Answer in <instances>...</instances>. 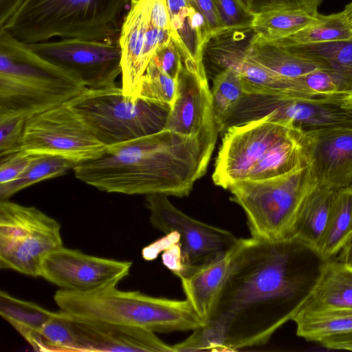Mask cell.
Listing matches in <instances>:
<instances>
[{
    "label": "cell",
    "mask_w": 352,
    "mask_h": 352,
    "mask_svg": "<svg viewBox=\"0 0 352 352\" xmlns=\"http://www.w3.org/2000/svg\"><path fill=\"white\" fill-rule=\"evenodd\" d=\"M75 166L76 164L60 156L34 154L31 162L19 177L0 184V201L8 200L15 193L39 182L63 175Z\"/></svg>",
    "instance_id": "f546056e"
},
{
    "label": "cell",
    "mask_w": 352,
    "mask_h": 352,
    "mask_svg": "<svg viewBox=\"0 0 352 352\" xmlns=\"http://www.w3.org/2000/svg\"><path fill=\"white\" fill-rule=\"evenodd\" d=\"M344 96L307 98L245 94L225 120L228 128L264 118L287 122L302 132L352 127V110Z\"/></svg>",
    "instance_id": "9c48e42d"
},
{
    "label": "cell",
    "mask_w": 352,
    "mask_h": 352,
    "mask_svg": "<svg viewBox=\"0 0 352 352\" xmlns=\"http://www.w3.org/2000/svg\"><path fill=\"white\" fill-rule=\"evenodd\" d=\"M298 80L320 97L345 96L351 92L344 80L331 69L315 70Z\"/></svg>",
    "instance_id": "d590c367"
},
{
    "label": "cell",
    "mask_w": 352,
    "mask_h": 352,
    "mask_svg": "<svg viewBox=\"0 0 352 352\" xmlns=\"http://www.w3.org/2000/svg\"><path fill=\"white\" fill-rule=\"evenodd\" d=\"M106 148L65 103L27 118L19 150L58 155L77 164L100 157Z\"/></svg>",
    "instance_id": "30bf717a"
},
{
    "label": "cell",
    "mask_w": 352,
    "mask_h": 352,
    "mask_svg": "<svg viewBox=\"0 0 352 352\" xmlns=\"http://www.w3.org/2000/svg\"><path fill=\"white\" fill-rule=\"evenodd\" d=\"M63 246L60 223L34 206L0 201V268L40 276L41 264Z\"/></svg>",
    "instance_id": "ba28073f"
},
{
    "label": "cell",
    "mask_w": 352,
    "mask_h": 352,
    "mask_svg": "<svg viewBox=\"0 0 352 352\" xmlns=\"http://www.w3.org/2000/svg\"><path fill=\"white\" fill-rule=\"evenodd\" d=\"M187 1L204 17L212 36L223 31L214 0H187Z\"/></svg>",
    "instance_id": "b9f144b4"
},
{
    "label": "cell",
    "mask_w": 352,
    "mask_h": 352,
    "mask_svg": "<svg viewBox=\"0 0 352 352\" xmlns=\"http://www.w3.org/2000/svg\"><path fill=\"white\" fill-rule=\"evenodd\" d=\"M133 0H26L1 29L27 44L62 38L118 42Z\"/></svg>",
    "instance_id": "277c9868"
},
{
    "label": "cell",
    "mask_w": 352,
    "mask_h": 352,
    "mask_svg": "<svg viewBox=\"0 0 352 352\" xmlns=\"http://www.w3.org/2000/svg\"><path fill=\"white\" fill-rule=\"evenodd\" d=\"M214 1L223 31L252 28L255 15L240 0Z\"/></svg>",
    "instance_id": "8d00e7d4"
},
{
    "label": "cell",
    "mask_w": 352,
    "mask_h": 352,
    "mask_svg": "<svg viewBox=\"0 0 352 352\" xmlns=\"http://www.w3.org/2000/svg\"><path fill=\"white\" fill-rule=\"evenodd\" d=\"M211 91L212 105L217 129L245 94L242 80L234 70L226 68L214 77Z\"/></svg>",
    "instance_id": "d6a6232c"
},
{
    "label": "cell",
    "mask_w": 352,
    "mask_h": 352,
    "mask_svg": "<svg viewBox=\"0 0 352 352\" xmlns=\"http://www.w3.org/2000/svg\"><path fill=\"white\" fill-rule=\"evenodd\" d=\"M251 13H261L284 10H300L311 13H318V8L322 0H240Z\"/></svg>",
    "instance_id": "74e56055"
},
{
    "label": "cell",
    "mask_w": 352,
    "mask_h": 352,
    "mask_svg": "<svg viewBox=\"0 0 352 352\" xmlns=\"http://www.w3.org/2000/svg\"><path fill=\"white\" fill-rule=\"evenodd\" d=\"M26 120L21 116L0 119V157L20 151Z\"/></svg>",
    "instance_id": "f35d334b"
},
{
    "label": "cell",
    "mask_w": 352,
    "mask_h": 352,
    "mask_svg": "<svg viewBox=\"0 0 352 352\" xmlns=\"http://www.w3.org/2000/svg\"><path fill=\"white\" fill-rule=\"evenodd\" d=\"M56 312L0 292V315L37 351L41 331Z\"/></svg>",
    "instance_id": "d4e9b609"
},
{
    "label": "cell",
    "mask_w": 352,
    "mask_h": 352,
    "mask_svg": "<svg viewBox=\"0 0 352 352\" xmlns=\"http://www.w3.org/2000/svg\"><path fill=\"white\" fill-rule=\"evenodd\" d=\"M170 16V32L183 65L188 69L206 75L205 47L212 37L202 14L187 0H166Z\"/></svg>",
    "instance_id": "44dd1931"
},
{
    "label": "cell",
    "mask_w": 352,
    "mask_h": 352,
    "mask_svg": "<svg viewBox=\"0 0 352 352\" xmlns=\"http://www.w3.org/2000/svg\"><path fill=\"white\" fill-rule=\"evenodd\" d=\"M176 92L177 80L150 61L140 82L138 97L172 107Z\"/></svg>",
    "instance_id": "e575fe53"
},
{
    "label": "cell",
    "mask_w": 352,
    "mask_h": 352,
    "mask_svg": "<svg viewBox=\"0 0 352 352\" xmlns=\"http://www.w3.org/2000/svg\"><path fill=\"white\" fill-rule=\"evenodd\" d=\"M67 315L75 331L79 351L175 352L173 345L150 330Z\"/></svg>",
    "instance_id": "d6986e66"
},
{
    "label": "cell",
    "mask_w": 352,
    "mask_h": 352,
    "mask_svg": "<svg viewBox=\"0 0 352 352\" xmlns=\"http://www.w3.org/2000/svg\"><path fill=\"white\" fill-rule=\"evenodd\" d=\"M307 164L302 132L298 130L270 150L253 166L245 179L261 180L278 177Z\"/></svg>",
    "instance_id": "4316f807"
},
{
    "label": "cell",
    "mask_w": 352,
    "mask_h": 352,
    "mask_svg": "<svg viewBox=\"0 0 352 352\" xmlns=\"http://www.w3.org/2000/svg\"><path fill=\"white\" fill-rule=\"evenodd\" d=\"M85 88L78 76L0 29V119L28 118L68 102Z\"/></svg>",
    "instance_id": "3957f363"
},
{
    "label": "cell",
    "mask_w": 352,
    "mask_h": 352,
    "mask_svg": "<svg viewBox=\"0 0 352 352\" xmlns=\"http://www.w3.org/2000/svg\"><path fill=\"white\" fill-rule=\"evenodd\" d=\"M162 258L164 265L178 277L185 272L186 267L179 243H175L166 249Z\"/></svg>",
    "instance_id": "7bdbcfd3"
},
{
    "label": "cell",
    "mask_w": 352,
    "mask_h": 352,
    "mask_svg": "<svg viewBox=\"0 0 352 352\" xmlns=\"http://www.w3.org/2000/svg\"><path fill=\"white\" fill-rule=\"evenodd\" d=\"M132 262L96 256L63 246L43 260L40 276L61 289L89 292L129 275Z\"/></svg>",
    "instance_id": "9a60e30c"
},
{
    "label": "cell",
    "mask_w": 352,
    "mask_h": 352,
    "mask_svg": "<svg viewBox=\"0 0 352 352\" xmlns=\"http://www.w3.org/2000/svg\"><path fill=\"white\" fill-rule=\"evenodd\" d=\"M113 283L89 292L58 290L54 300L73 316L146 329L155 333L194 331L205 324L189 302L122 291Z\"/></svg>",
    "instance_id": "5b68a950"
},
{
    "label": "cell",
    "mask_w": 352,
    "mask_h": 352,
    "mask_svg": "<svg viewBox=\"0 0 352 352\" xmlns=\"http://www.w3.org/2000/svg\"><path fill=\"white\" fill-rule=\"evenodd\" d=\"M214 146L169 129L108 146L76 164L75 177L107 192L185 197L206 173Z\"/></svg>",
    "instance_id": "7a4b0ae2"
},
{
    "label": "cell",
    "mask_w": 352,
    "mask_h": 352,
    "mask_svg": "<svg viewBox=\"0 0 352 352\" xmlns=\"http://www.w3.org/2000/svg\"><path fill=\"white\" fill-rule=\"evenodd\" d=\"M336 192L316 184L307 193L297 214L290 239H296L318 251Z\"/></svg>",
    "instance_id": "cb8c5ba5"
},
{
    "label": "cell",
    "mask_w": 352,
    "mask_h": 352,
    "mask_svg": "<svg viewBox=\"0 0 352 352\" xmlns=\"http://www.w3.org/2000/svg\"><path fill=\"white\" fill-rule=\"evenodd\" d=\"M352 233V187L336 190L318 252L324 260L340 252Z\"/></svg>",
    "instance_id": "83f0119b"
},
{
    "label": "cell",
    "mask_w": 352,
    "mask_h": 352,
    "mask_svg": "<svg viewBox=\"0 0 352 352\" xmlns=\"http://www.w3.org/2000/svg\"><path fill=\"white\" fill-rule=\"evenodd\" d=\"M338 259L352 264V233L346 245L339 253Z\"/></svg>",
    "instance_id": "7dc6e473"
},
{
    "label": "cell",
    "mask_w": 352,
    "mask_h": 352,
    "mask_svg": "<svg viewBox=\"0 0 352 352\" xmlns=\"http://www.w3.org/2000/svg\"><path fill=\"white\" fill-rule=\"evenodd\" d=\"M246 54L263 67L289 78L298 79L317 69H330L319 58L258 39L254 36L246 47Z\"/></svg>",
    "instance_id": "603a6c76"
},
{
    "label": "cell",
    "mask_w": 352,
    "mask_h": 352,
    "mask_svg": "<svg viewBox=\"0 0 352 352\" xmlns=\"http://www.w3.org/2000/svg\"><path fill=\"white\" fill-rule=\"evenodd\" d=\"M351 38L352 28L347 23L341 11L328 15L322 14L321 19L318 22L293 34L269 42L283 47H294Z\"/></svg>",
    "instance_id": "4dcf8cb0"
},
{
    "label": "cell",
    "mask_w": 352,
    "mask_h": 352,
    "mask_svg": "<svg viewBox=\"0 0 352 352\" xmlns=\"http://www.w3.org/2000/svg\"><path fill=\"white\" fill-rule=\"evenodd\" d=\"M151 62L164 73L177 80L182 66V60L180 53L172 39L157 49Z\"/></svg>",
    "instance_id": "ab89813d"
},
{
    "label": "cell",
    "mask_w": 352,
    "mask_h": 352,
    "mask_svg": "<svg viewBox=\"0 0 352 352\" xmlns=\"http://www.w3.org/2000/svg\"><path fill=\"white\" fill-rule=\"evenodd\" d=\"M324 260L296 239L246 238L209 320L189 337L199 351L266 344L311 294Z\"/></svg>",
    "instance_id": "6da1fadb"
},
{
    "label": "cell",
    "mask_w": 352,
    "mask_h": 352,
    "mask_svg": "<svg viewBox=\"0 0 352 352\" xmlns=\"http://www.w3.org/2000/svg\"><path fill=\"white\" fill-rule=\"evenodd\" d=\"M175 243H179V238L176 232L166 234V236L150 244L142 250V256L145 260L155 259L159 253L164 252Z\"/></svg>",
    "instance_id": "ee69618b"
},
{
    "label": "cell",
    "mask_w": 352,
    "mask_h": 352,
    "mask_svg": "<svg viewBox=\"0 0 352 352\" xmlns=\"http://www.w3.org/2000/svg\"><path fill=\"white\" fill-rule=\"evenodd\" d=\"M342 102L344 107L352 110V91L342 98Z\"/></svg>",
    "instance_id": "681fc988"
},
{
    "label": "cell",
    "mask_w": 352,
    "mask_h": 352,
    "mask_svg": "<svg viewBox=\"0 0 352 352\" xmlns=\"http://www.w3.org/2000/svg\"><path fill=\"white\" fill-rule=\"evenodd\" d=\"M28 45L48 61L78 76L86 87H114L122 74L119 42L73 38Z\"/></svg>",
    "instance_id": "5bb4252c"
},
{
    "label": "cell",
    "mask_w": 352,
    "mask_h": 352,
    "mask_svg": "<svg viewBox=\"0 0 352 352\" xmlns=\"http://www.w3.org/2000/svg\"><path fill=\"white\" fill-rule=\"evenodd\" d=\"M151 0H133L122 23L119 45L122 52V89L138 97L142 77L157 49L170 40L168 30L155 26L149 18Z\"/></svg>",
    "instance_id": "2e32d148"
},
{
    "label": "cell",
    "mask_w": 352,
    "mask_h": 352,
    "mask_svg": "<svg viewBox=\"0 0 352 352\" xmlns=\"http://www.w3.org/2000/svg\"><path fill=\"white\" fill-rule=\"evenodd\" d=\"M26 0H0V29L3 28Z\"/></svg>",
    "instance_id": "bcb514c9"
},
{
    "label": "cell",
    "mask_w": 352,
    "mask_h": 352,
    "mask_svg": "<svg viewBox=\"0 0 352 352\" xmlns=\"http://www.w3.org/2000/svg\"><path fill=\"white\" fill-rule=\"evenodd\" d=\"M37 351H79L75 331L67 314L56 312L43 327Z\"/></svg>",
    "instance_id": "836d02e7"
},
{
    "label": "cell",
    "mask_w": 352,
    "mask_h": 352,
    "mask_svg": "<svg viewBox=\"0 0 352 352\" xmlns=\"http://www.w3.org/2000/svg\"><path fill=\"white\" fill-rule=\"evenodd\" d=\"M298 129L267 116L258 120L229 127L215 161L212 180L228 189L245 179L253 166L273 147Z\"/></svg>",
    "instance_id": "8fae6325"
},
{
    "label": "cell",
    "mask_w": 352,
    "mask_h": 352,
    "mask_svg": "<svg viewBox=\"0 0 352 352\" xmlns=\"http://www.w3.org/2000/svg\"><path fill=\"white\" fill-rule=\"evenodd\" d=\"M316 184L307 164L278 177L243 179L228 190L245 214L252 237L280 241L290 239L300 206Z\"/></svg>",
    "instance_id": "8992f818"
},
{
    "label": "cell",
    "mask_w": 352,
    "mask_h": 352,
    "mask_svg": "<svg viewBox=\"0 0 352 352\" xmlns=\"http://www.w3.org/2000/svg\"><path fill=\"white\" fill-rule=\"evenodd\" d=\"M327 309H352V264L339 259L327 260L311 294L300 308Z\"/></svg>",
    "instance_id": "7402d4cb"
},
{
    "label": "cell",
    "mask_w": 352,
    "mask_h": 352,
    "mask_svg": "<svg viewBox=\"0 0 352 352\" xmlns=\"http://www.w3.org/2000/svg\"><path fill=\"white\" fill-rule=\"evenodd\" d=\"M351 187H352V184H351Z\"/></svg>",
    "instance_id": "f907efd6"
},
{
    "label": "cell",
    "mask_w": 352,
    "mask_h": 352,
    "mask_svg": "<svg viewBox=\"0 0 352 352\" xmlns=\"http://www.w3.org/2000/svg\"><path fill=\"white\" fill-rule=\"evenodd\" d=\"M307 163L318 185L332 190L352 184V127L302 132Z\"/></svg>",
    "instance_id": "ac0fdd59"
},
{
    "label": "cell",
    "mask_w": 352,
    "mask_h": 352,
    "mask_svg": "<svg viewBox=\"0 0 352 352\" xmlns=\"http://www.w3.org/2000/svg\"><path fill=\"white\" fill-rule=\"evenodd\" d=\"M106 146L164 130L171 107L124 95L122 87H86L67 102Z\"/></svg>",
    "instance_id": "52a82bcc"
},
{
    "label": "cell",
    "mask_w": 352,
    "mask_h": 352,
    "mask_svg": "<svg viewBox=\"0 0 352 352\" xmlns=\"http://www.w3.org/2000/svg\"><path fill=\"white\" fill-rule=\"evenodd\" d=\"M292 320L298 336L317 343L352 331L351 309H300Z\"/></svg>",
    "instance_id": "484cf974"
},
{
    "label": "cell",
    "mask_w": 352,
    "mask_h": 352,
    "mask_svg": "<svg viewBox=\"0 0 352 352\" xmlns=\"http://www.w3.org/2000/svg\"><path fill=\"white\" fill-rule=\"evenodd\" d=\"M286 47L323 60L344 80L350 91H352V38Z\"/></svg>",
    "instance_id": "1f68e13d"
},
{
    "label": "cell",
    "mask_w": 352,
    "mask_h": 352,
    "mask_svg": "<svg viewBox=\"0 0 352 352\" xmlns=\"http://www.w3.org/2000/svg\"><path fill=\"white\" fill-rule=\"evenodd\" d=\"M318 344L329 349L352 351V331L328 337Z\"/></svg>",
    "instance_id": "f6af8a7d"
},
{
    "label": "cell",
    "mask_w": 352,
    "mask_h": 352,
    "mask_svg": "<svg viewBox=\"0 0 352 352\" xmlns=\"http://www.w3.org/2000/svg\"><path fill=\"white\" fill-rule=\"evenodd\" d=\"M146 201L152 226L165 234L176 232L179 236L186 267L182 274L227 251L239 239L229 230L187 215L173 205L166 195H147Z\"/></svg>",
    "instance_id": "4fadbf2b"
},
{
    "label": "cell",
    "mask_w": 352,
    "mask_h": 352,
    "mask_svg": "<svg viewBox=\"0 0 352 352\" xmlns=\"http://www.w3.org/2000/svg\"><path fill=\"white\" fill-rule=\"evenodd\" d=\"M321 16L318 12L300 10L272 11L255 15L252 28L256 38L272 41L293 34L318 22Z\"/></svg>",
    "instance_id": "f1b7e54d"
},
{
    "label": "cell",
    "mask_w": 352,
    "mask_h": 352,
    "mask_svg": "<svg viewBox=\"0 0 352 352\" xmlns=\"http://www.w3.org/2000/svg\"><path fill=\"white\" fill-rule=\"evenodd\" d=\"M255 33L252 28L225 30L207 43L204 54L221 68H230L241 76L245 94L320 98L298 79L280 76L263 67L246 54Z\"/></svg>",
    "instance_id": "7c38bea8"
},
{
    "label": "cell",
    "mask_w": 352,
    "mask_h": 352,
    "mask_svg": "<svg viewBox=\"0 0 352 352\" xmlns=\"http://www.w3.org/2000/svg\"><path fill=\"white\" fill-rule=\"evenodd\" d=\"M342 12L347 23L352 28V1L345 6Z\"/></svg>",
    "instance_id": "c3c4849f"
},
{
    "label": "cell",
    "mask_w": 352,
    "mask_h": 352,
    "mask_svg": "<svg viewBox=\"0 0 352 352\" xmlns=\"http://www.w3.org/2000/svg\"><path fill=\"white\" fill-rule=\"evenodd\" d=\"M166 129L199 137L215 146L219 132L206 75L187 69L182 63L177 79L176 97Z\"/></svg>",
    "instance_id": "e0dca14e"
},
{
    "label": "cell",
    "mask_w": 352,
    "mask_h": 352,
    "mask_svg": "<svg viewBox=\"0 0 352 352\" xmlns=\"http://www.w3.org/2000/svg\"><path fill=\"white\" fill-rule=\"evenodd\" d=\"M34 154L19 151L0 157V184L10 182L19 177L31 162Z\"/></svg>",
    "instance_id": "60d3db41"
},
{
    "label": "cell",
    "mask_w": 352,
    "mask_h": 352,
    "mask_svg": "<svg viewBox=\"0 0 352 352\" xmlns=\"http://www.w3.org/2000/svg\"><path fill=\"white\" fill-rule=\"evenodd\" d=\"M245 241L239 238L227 251L179 276L186 299L205 323L210 318Z\"/></svg>",
    "instance_id": "ffe728a7"
}]
</instances>
